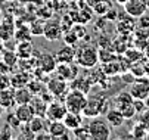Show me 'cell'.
I'll return each mask as SVG.
<instances>
[{"instance_id": "cell-42", "label": "cell", "mask_w": 149, "mask_h": 140, "mask_svg": "<svg viewBox=\"0 0 149 140\" xmlns=\"http://www.w3.org/2000/svg\"><path fill=\"white\" fill-rule=\"evenodd\" d=\"M3 112H5V109H3L2 105H0V119H2V116H3Z\"/></svg>"}, {"instance_id": "cell-22", "label": "cell", "mask_w": 149, "mask_h": 140, "mask_svg": "<svg viewBox=\"0 0 149 140\" xmlns=\"http://www.w3.org/2000/svg\"><path fill=\"white\" fill-rule=\"evenodd\" d=\"M47 121L49 119L46 116H38V115H34L31 119H30V123H27L30 125V128L36 133V136L41 131H46L47 130Z\"/></svg>"}, {"instance_id": "cell-20", "label": "cell", "mask_w": 149, "mask_h": 140, "mask_svg": "<svg viewBox=\"0 0 149 140\" xmlns=\"http://www.w3.org/2000/svg\"><path fill=\"white\" fill-rule=\"evenodd\" d=\"M133 100H134V97L132 96L130 90H129V91L124 90V91H120V93L115 94V97H114V100H112V102H114V108H117V109L121 111L123 108L132 105Z\"/></svg>"}, {"instance_id": "cell-18", "label": "cell", "mask_w": 149, "mask_h": 140, "mask_svg": "<svg viewBox=\"0 0 149 140\" xmlns=\"http://www.w3.org/2000/svg\"><path fill=\"white\" fill-rule=\"evenodd\" d=\"M13 112H15V115L18 116V119H19V121L22 123V124H27V123H30V119H31V118L36 115L30 103L16 105V106H15V109H13Z\"/></svg>"}, {"instance_id": "cell-27", "label": "cell", "mask_w": 149, "mask_h": 140, "mask_svg": "<svg viewBox=\"0 0 149 140\" xmlns=\"http://www.w3.org/2000/svg\"><path fill=\"white\" fill-rule=\"evenodd\" d=\"M115 58V52L112 50V47H102L99 50V62L102 64H108L111 61H114Z\"/></svg>"}, {"instance_id": "cell-39", "label": "cell", "mask_w": 149, "mask_h": 140, "mask_svg": "<svg viewBox=\"0 0 149 140\" xmlns=\"http://www.w3.org/2000/svg\"><path fill=\"white\" fill-rule=\"evenodd\" d=\"M13 128L12 127H9L6 123H5V127H3V130H0V139H12V136H13Z\"/></svg>"}, {"instance_id": "cell-8", "label": "cell", "mask_w": 149, "mask_h": 140, "mask_svg": "<svg viewBox=\"0 0 149 140\" xmlns=\"http://www.w3.org/2000/svg\"><path fill=\"white\" fill-rule=\"evenodd\" d=\"M62 27H61V21L56 19H47L45 22V30H43V37L47 42H56V40L62 38Z\"/></svg>"}, {"instance_id": "cell-41", "label": "cell", "mask_w": 149, "mask_h": 140, "mask_svg": "<svg viewBox=\"0 0 149 140\" xmlns=\"http://www.w3.org/2000/svg\"><path fill=\"white\" fill-rule=\"evenodd\" d=\"M139 116H140V118H139V121L143 123V124L149 128V108H146L142 114H139Z\"/></svg>"}, {"instance_id": "cell-25", "label": "cell", "mask_w": 149, "mask_h": 140, "mask_svg": "<svg viewBox=\"0 0 149 140\" xmlns=\"http://www.w3.org/2000/svg\"><path fill=\"white\" fill-rule=\"evenodd\" d=\"M16 55L18 58H30L33 56L34 53V47H33V43L30 40H24V42H18V46H16Z\"/></svg>"}, {"instance_id": "cell-47", "label": "cell", "mask_w": 149, "mask_h": 140, "mask_svg": "<svg viewBox=\"0 0 149 140\" xmlns=\"http://www.w3.org/2000/svg\"><path fill=\"white\" fill-rule=\"evenodd\" d=\"M61 2H71V0H61Z\"/></svg>"}, {"instance_id": "cell-5", "label": "cell", "mask_w": 149, "mask_h": 140, "mask_svg": "<svg viewBox=\"0 0 149 140\" xmlns=\"http://www.w3.org/2000/svg\"><path fill=\"white\" fill-rule=\"evenodd\" d=\"M46 89L53 94L55 99L63 100V97H65V94L70 90V84H68V81H65V80H62L53 74V77H50L49 81L46 83Z\"/></svg>"}, {"instance_id": "cell-43", "label": "cell", "mask_w": 149, "mask_h": 140, "mask_svg": "<svg viewBox=\"0 0 149 140\" xmlns=\"http://www.w3.org/2000/svg\"><path fill=\"white\" fill-rule=\"evenodd\" d=\"M117 2H118V3H121V5H124V3L127 2V0H117Z\"/></svg>"}, {"instance_id": "cell-2", "label": "cell", "mask_w": 149, "mask_h": 140, "mask_svg": "<svg viewBox=\"0 0 149 140\" xmlns=\"http://www.w3.org/2000/svg\"><path fill=\"white\" fill-rule=\"evenodd\" d=\"M75 62L86 69H92L99 62V49L95 44L80 46L75 52Z\"/></svg>"}, {"instance_id": "cell-36", "label": "cell", "mask_w": 149, "mask_h": 140, "mask_svg": "<svg viewBox=\"0 0 149 140\" xmlns=\"http://www.w3.org/2000/svg\"><path fill=\"white\" fill-rule=\"evenodd\" d=\"M6 124H8L9 127H12L13 130H18L22 123H21L19 119H18V116L15 115V112H9L8 116H6Z\"/></svg>"}, {"instance_id": "cell-12", "label": "cell", "mask_w": 149, "mask_h": 140, "mask_svg": "<svg viewBox=\"0 0 149 140\" xmlns=\"http://www.w3.org/2000/svg\"><path fill=\"white\" fill-rule=\"evenodd\" d=\"M123 6H124V12L133 18H139L140 15L148 12V6L145 0H127Z\"/></svg>"}, {"instance_id": "cell-23", "label": "cell", "mask_w": 149, "mask_h": 140, "mask_svg": "<svg viewBox=\"0 0 149 140\" xmlns=\"http://www.w3.org/2000/svg\"><path fill=\"white\" fill-rule=\"evenodd\" d=\"M33 97H34V94L31 93V90H30L27 86H25V87L15 89V102H16V105L30 103Z\"/></svg>"}, {"instance_id": "cell-29", "label": "cell", "mask_w": 149, "mask_h": 140, "mask_svg": "<svg viewBox=\"0 0 149 140\" xmlns=\"http://www.w3.org/2000/svg\"><path fill=\"white\" fill-rule=\"evenodd\" d=\"M148 133H149V128L140 121L137 124H134L132 128V136L134 139H145V137H148Z\"/></svg>"}, {"instance_id": "cell-24", "label": "cell", "mask_w": 149, "mask_h": 140, "mask_svg": "<svg viewBox=\"0 0 149 140\" xmlns=\"http://www.w3.org/2000/svg\"><path fill=\"white\" fill-rule=\"evenodd\" d=\"M30 105H31V108H33V111H34V114L36 115H38V116H46V111H47V103L41 99L38 94H36L33 99H31V102H30Z\"/></svg>"}, {"instance_id": "cell-15", "label": "cell", "mask_w": 149, "mask_h": 140, "mask_svg": "<svg viewBox=\"0 0 149 140\" xmlns=\"http://www.w3.org/2000/svg\"><path fill=\"white\" fill-rule=\"evenodd\" d=\"M127 15V13H125ZM117 33L118 34H132L133 31H136V22H134V18L127 15L125 18L124 16H120L118 21H117V27H115Z\"/></svg>"}, {"instance_id": "cell-45", "label": "cell", "mask_w": 149, "mask_h": 140, "mask_svg": "<svg viewBox=\"0 0 149 140\" xmlns=\"http://www.w3.org/2000/svg\"><path fill=\"white\" fill-rule=\"evenodd\" d=\"M146 2V6H148V10H149V0H145Z\"/></svg>"}, {"instance_id": "cell-3", "label": "cell", "mask_w": 149, "mask_h": 140, "mask_svg": "<svg viewBox=\"0 0 149 140\" xmlns=\"http://www.w3.org/2000/svg\"><path fill=\"white\" fill-rule=\"evenodd\" d=\"M87 128H89L92 140H108L112 136L111 125L108 124V121L105 118H100V116L89 118Z\"/></svg>"}, {"instance_id": "cell-9", "label": "cell", "mask_w": 149, "mask_h": 140, "mask_svg": "<svg viewBox=\"0 0 149 140\" xmlns=\"http://www.w3.org/2000/svg\"><path fill=\"white\" fill-rule=\"evenodd\" d=\"M130 93L134 99H142V100L149 97V78H145V75L137 77L136 81L132 84Z\"/></svg>"}, {"instance_id": "cell-40", "label": "cell", "mask_w": 149, "mask_h": 140, "mask_svg": "<svg viewBox=\"0 0 149 140\" xmlns=\"http://www.w3.org/2000/svg\"><path fill=\"white\" fill-rule=\"evenodd\" d=\"M71 30H72V31L77 34V37H78L80 40H81L84 35H86V34H87V33H86V28L83 27V24H80L78 27H77V25H72V28H71Z\"/></svg>"}, {"instance_id": "cell-6", "label": "cell", "mask_w": 149, "mask_h": 140, "mask_svg": "<svg viewBox=\"0 0 149 140\" xmlns=\"http://www.w3.org/2000/svg\"><path fill=\"white\" fill-rule=\"evenodd\" d=\"M68 109L61 99H53L50 103H47V111H46V118L49 121H62L63 116L67 115Z\"/></svg>"}, {"instance_id": "cell-14", "label": "cell", "mask_w": 149, "mask_h": 140, "mask_svg": "<svg viewBox=\"0 0 149 140\" xmlns=\"http://www.w3.org/2000/svg\"><path fill=\"white\" fill-rule=\"evenodd\" d=\"M70 84V89H74V90H80L83 93H86L89 94L90 90H92V80H90V75L89 74H84V75H77L74 80H71V81L68 83Z\"/></svg>"}, {"instance_id": "cell-21", "label": "cell", "mask_w": 149, "mask_h": 140, "mask_svg": "<svg viewBox=\"0 0 149 140\" xmlns=\"http://www.w3.org/2000/svg\"><path fill=\"white\" fill-rule=\"evenodd\" d=\"M31 80L30 74H27V71L21 69L19 72H15L10 77V87L13 89H19V87H25L28 84V81Z\"/></svg>"}, {"instance_id": "cell-44", "label": "cell", "mask_w": 149, "mask_h": 140, "mask_svg": "<svg viewBox=\"0 0 149 140\" xmlns=\"http://www.w3.org/2000/svg\"><path fill=\"white\" fill-rule=\"evenodd\" d=\"M146 56H148V59H149V44H148V49H146Z\"/></svg>"}, {"instance_id": "cell-10", "label": "cell", "mask_w": 149, "mask_h": 140, "mask_svg": "<svg viewBox=\"0 0 149 140\" xmlns=\"http://www.w3.org/2000/svg\"><path fill=\"white\" fill-rule=\"evenodd\" d=\"M47 131L52 136V139H62V140H68L72 137L67 128V125L63 124V121H47Z\"/></svg>"}, {"instance_id": "cell-34", "label": "cell", "mask_w": 149, "mask_h": 140, "mask_svg": "<svg viewBox=\"0 0 149 140\" xmlns=\"http://www.w3.org/2000/svg\"><path fill=\"white\" fill-rule=\"evenodd\" d=\"M62 38H63V42H65V44H71V46H75L80 42V38L77 37V34L72 30L65 31V33L62 34Z\"/></svg>"}, {"instance_id": "cell-38", "label": "cell", "mask_w": 149, "mask_h": 140, "mask_svg": "<svg viewBox=\"0 0 149 140\" xmlns=\"http://www.w3.org/2000/svg\"><path fill=\"white\" fill-rule=\"evenodd\" d=\"M10 87V77L6 72H0V90Z\"/></svg>"}, {"instance_id": "cell-1", "label": "cell", "mask_w": 149, "mask_h": 140, "mask_svg": "<svg viewBox=\"0 0 149 140\" xmlns=\"http://www.w3.org/2000/svg\"><path fill=\"white\" fill-rule=\"evenodd\" d=\"M106 105H109V99L106 97V94L103 91L99 93H89L87 96V103L86 108L83 111V115L87 118H95V116H100L102 114H106Z\"/></svg>"}, {"instance_id": "cell-46", "label": "cell", "mask_w": 149, "mask_h": 140, "mask_svg": "<svg viewBox=\"0 0 149 140\" xmlns=\"http://www.w3.org/2000/svg\"><path fill=\"white\" fill-rule=\"evenodd\" d=\"M0 22H2V12H0Z\"/></svg>"}, {"instance_id": "cell-4", "label": "cell", "mask_w": 149, "mask_h": 140, "mask_svg": "<svg viewBox=\"0 0 149 140\" xmlns=\"http://www.w3.org/2000/svg\"><path fill=\"white\" fill-rule=\"evenodd\" d=\"M63 103H65L68 112H75V114H83L84 108L87 103V94L80 90L70 89L68 93L63 97Z\"/></svg>"}, {"instance_id": "cell-19", "label": "cell", "mask_w": 149, "mask_h": 140, "mask_svg": "<svg viewBox=\"0 0 149 140\" xmlns=\"http://www.w3.org/2000/svg\"><path fill=\"white\" fill-rule=\"evenodd\" d=\"M62 121H63V124L67 125V128L70 131H72L74 128L84 124V115L83 114H75V112H67V115L63 116Z\"/></svg>"}, {"instance_id": "cell-13", "label": "cell", "mask_w": 149, "mask_h": 140, "mask_svg": "<svg viewBox=\"0 0 149 140\" xmlns=\"http://www.w3.org/2000/svg\"><path fill=\"white\" fill-rule=\"evenodd\" d=\"M56 59L53 55L50 53H43V55H38L37 56V68L41 69L45 74H53V71L56 69Z\"/></svg>"}, {"instance_id": "cell-33", "label": "cell", "mask_w": 149, "mask_h": 140, "mask_svg": "<svg viewBox=\"0 0 149 140\" xmlns=\"http://www.w3.org/2000/svg\"><path fill=\"white\" fill-rule=\"evenodd\" d=\"M27 87L31 90V93L36 96V94H40L41 91H43V81L41 80H30Z\"/></svg>"}, {"instance_id": "cell-32", "label": "cell", "mask_w": 149, "mask_h": 140, "mask_svg": "<svg viewBox=\"0 0 149 140\" xmlns=\"http://www.w3.org/2000/svg\"><path fill=\"white\" fill-rule=\"evenodd\" d=\"M109 9H111V5H109L108 0H99V2L93 6V10H95L99 16H105L106 12H108Z\"/></svg>"}, {"instance_id": "cell-37", "label": "cell", "mask_w": 149, "mask_h": 140, "mask_svg": "<svg viewBox=\"0 0 149 140\" xmlns=\"http://www.w3.org/2000/svg\"><path fill=\"white\" fill-rule=\"evenodd\" d=\"M137 27L139 28L149 30V12H145L143 15H140L137 18Z\"/></svg>"}, {"instance_id": "cell-26", "label": "cell", "mask_w": 149, "mask_h": 140, "mask_svg": "<svg viewBox=\"0 0 149 140\" xmlns=\"http://www.w3.org/2000/svg\"><path fill=\"white\" fill-rule=\"evenodd\" d=\"M15 34V27L12 22H8V21H2L0 22V40L2 42H8L10 40Z\"/></svg>"}, {"instance_id": "cell-17", "label": "cell", "mask_w": 149, "mask_h": 140, "mask_svg": "<svg viewBox=\"0 0 149 140\" xmlns=\"http://www.w3.org/2000/svg\"><path fill=\"white\" fill-rule=\"evenodd\" d=\"M0 105L3 106V109H13L16 106L15 102V89H3L0 90Z\"/></svg>"}, {"instance_id": "cell-30", "label": "cell", "mask_w": 149, "mask_h": 140, "mask_svg": "<svg viewBox=\"0 0 149 140\" xmlns=\"http://www.w3.org/2000/svg\"><path fill=\"white\" fill-rule=\"evenodd\" d=\"M2 56H3V64H6L9 68L10 67H13L15 64H18V55H16V52H13V50H5V52H2Z\"/></svg>"}, {"instance_id": "cell-11", "label": "cell", "mask_w": 149, "mask_h": 140, "mask_svg": "<svg viewBox=\"0 0 149 140\" xmlns=\"http://www.w3.org/2000/svg\"><path fill=\"white\" fill-rule=\"evenodd\" d=\"M75 52H77L75 46L65 44V46L59 47L53 53V56L58 64H70V62H75Z\"/></svg>"}, {"instance_id": "cell-16", "label": "cell", "mask_w": 149, "mask_h": 140, "mask_svg": "<svg viewBox=\"0 0 149 140\" xmlns=\"http://www.w3.org/2000/svg\"><path fill=\"white\" fill-rule=\"evenodd\" d=\"M105 119L108 121V124L111 125V128H120V127L124 124V121H125L124 115H123L121 111L117 109V108H112V109H108V111H106Z\"/></svg>"}, {"instance_id": "cell-7", "label": "cell", "mask_w": 149, "mask_h": 140, "mask_svg": "<svg viewBox=\"0 0 149 140\" xmlns=\"http://www.w3.org/2000/svg\"><path fill=\"white\" fill-rule=\"evenodd\" d=\"M80 65L75 62H70V64H58L56 65V69L53 71V74L62 80H65V81H71L74 80L78 74H80Z\"/></svg>"}, {"instance_id": "cell-28", "label": "cell", "mask_w": 149, "mask_h": 140, "mask_svg": "<svg viewBox=\"0 0 149 140\" xmlns=\"http://www.w3.org/2000/svg\"><path fill=\"white\" fill-rule=\"evenodd\" d=\"M71 136L74 139H78V140H89L90 139V133H89V128H87V124H81L80 127L74 128L71 131Z\"/></svg>"}, {"instance_id": "cell-35", "label": "cell", "mask_w": 149, "mask_h": 140, "mask_svg": "<svg viewBox=\"0 0 149 140\" xmlns=\"http://www.w3.org/2000/svg\"><path fill=\"white\" fill-rule=\"evenodd\" d=\"M18 130H19V136L22 139H36V133L30 128L28 124H21Z\"/></svg>"}, {"instance_id": "cell-31", "label": "cell", "mask_w": 149, "mask_h": 140, "mask_svg": "<svg viewBox=\"0 0 149 140\" xmlns=\"http://www.w3.org/2000/svg\"><path fill=\"white\" fill-rule=\"evenodd\" d=\"M45 22H46V19H36L34 22H31L30 25V33L33 35H43V30H45Z\"/></svg>"}]
</instances>
